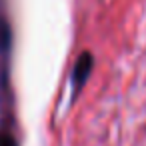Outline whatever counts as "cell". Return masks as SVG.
Wrapping results in <instances>:
<instances>
[{"label": "cell", "mask_w": 146, "mask_h": 146, "mask_svg": "<svg viewBox=\"0 0 146 146\" xmlns=\"http://www.w3.org/2000/svg\"><path fill=\"white\" fill-rule=\"evenodd\" d=\"M90 70H92V56H90L88 52H84V54L76 60L74 70H72V78H70V82H72V96L76 94V90L82 88V84L86 82Z\"/></svg>", "instance_id": "1"}, {"label": "cell", "mask_w": 146, "mask_h": 146, "mask_svg": "<svg viewBox=\"0 0 146 146\" xmlns=\"http://www.w3.org/2000/svg\"><path fill=\"white\" fill-rule=\"evenodd\" d=\"M0 146H16V140L8 132H0Z\"/></svg>", "instance_id": "2"}]
</instances>
